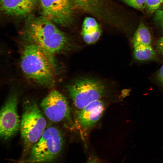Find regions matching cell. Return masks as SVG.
Here are the masks:
<instances>
[{
	"label": "cell",
	"mask_w": 163,
	"mask_h": 163,
	"mask_svg": "<svg viewBox=\"0 0 163 163\" xmlns=\"http://www.w3.org/2000/svg\"><path fill=\"white\" fill-rule=\"evenodd\" d=\"M55 24L42 16L31 18L26 24L24 37L53 55L70 50L73 46L72 41Z\"/></svg>",
	"instance_id": "cell-1"
},
{
	"label": "cell",
	"mask_w": 163,
	"mask_h": 163,
	"mask_svg": "<svg viewBox=\"0 0 163 163\" xmlns=\"http://www.w3.org/2000/svg\"><path fill=\"white\" fill-rule=\"evenodd\" d=\"M53 55L30 43L24 45L20 66L24 76L41 85L50 87L54 84L57 67Z\"/></svg>",
	"instance_id": "cell-2"
},
{
	"label": "cell",
	"mask_w": 163,
	"mask_h": 163,
	"mask_svg": "<svg viewBox=\"0 0 163 163\" xmlns=\"http://www.w3.org/2000/svg\"><path fill=\"white\" fill-rule=\"evenodd\" d=\"M63 144L59 130L54 126L48 127L20 163H51L60 156Z\"/></svg>",
	"instance_id": "cell-3"
},
{
	"label": "cell",
	"mask_w": 163,
	"mask_h": 163,
	"mask_svg": "<svg viewBox=\"0 0 163 163\" xmlns=\"http://www.w3.org/2000/svg\"><path fill=\"white\" fill-rule=\"evenodd\" d=\"M23 107L20 129L25 153L40 139L46 129V122L34 100L26 101Z\"/></svg>",
	"instance_id": "cell-4"
},
{
	"label": "cell",
	"mask_w": 163,
	"mask_h": 163,
	"mask_svg": "<svg viewBox=\"0 0 163 163\" xmlns=\"http://www.w3.org/2000/svg\"><path fill=\"white\" fill-rule=\"evenodd\" d=\"M67 89L74 106L78 110L93 101L100 100L106 91L103 83L89 78L75 80L68 85Z\"/></svg>",
	"instance_id": "cell-5"
},
{
	"label": "cell",
	"mask_w": 163,
	"mask_h": 163,
	"mask_svg": "<svg viewBox=\"0 0 163 163\" xmlns=\"http://www.w3.org/2000/svg\"><path fill=\"white\" fill-rule=\"evenodd\" d=\"M42 16L56 24L67 26L74 20L75 8L72 0H38Z\"/></svg>",
	"instance_id": "cell-6"
},
{
	"label": "cell",
	"mask_w": 163,
	"mask_h": 163,
	"mask_svg": "<svg viewBox=\"0 0 163 163\" xmlns=\"http://www.w3.org/2000/svg\"><path fill=\"white\" fill-rule=\"evenodd\" d=\"M18 96L10 94L3 104L0 113V136L7 140L14 136L20 129L21 121L17 111Z\"/></svg>",
	"instance_id": "cell-7"
},
{
	"label": "cell",
	"mask_w": 163,
	"mask_h": 163,
	"mask_svg": "<svg viewBox=\"0 0 163 163\" xmlns=\"http://www.w3.org/2000/svg\"><path fill=\"white\" fill-rule=\"evenodd\" d=\"M40 106L45 116L52 122H59L70 118L68 101L57 90H51L42 100Z\"/></svg>",
	"instance_id": "cell-8"
},
{
	"label": "cell",
	"mask_w": 163,
	"mask_h": 163,
	"mask_svg": "<svg viewBox=\"0 0 163 163\" xmlns=\"http://www.w3.org/2000/svg\"><path fill=\"white\" fill-rule=\"evenodd\" d=\"M105 110L104 102L99 100L93 101L76 113L77 121L84 129H87L94 125L100 119Z\"/></svg>",
	"instance_id": "cell-9"
},
{
	"label": "cell",
	"mask_w": 163,
	"mask_h": 163,
	"mask_svg": "<svg viewBox=\"0 0 163 163\" xmlns=\"http://www.w3.org/2000/svg\"><path fill=\"white\" fill-rule=\"evenodd\" d=\"M38 3V0H0V8L6 15L24 18L32 12Z\"/></svg>",
	"instance_id": "cell-10"
},
{
	"label": "cell",
	"mask_w": 163,
	"mask_h": 163,
	"mask_svg": "<svg viewBox=\"0 0 163 163\" xmlns=\"http://www.w3.org/2000/svg\"><path fill=\"white\" fill-rule=\"evenodd\" d=\"M101 27L96 20L88 17L84 19L82 25L81 34L84 41L89 44L96 42L101 34Z\"/></svg>",
	"instance_id": "cell-11"
},
{
	"label": "cell",
	"mask_w": 163,
	"mask_h": 163,
	"mask_svg": "<svg viewBox=\"0 0 163 163\" xmlns=\"http://www.w3.org/2000/svg\"><path fill=\"white\" fill-rule=\"evenodd\" d=\"M133 46L134 57L138 61H148L156 58V52L150 45H136Z\"/></svg>",
	"instance_id": "cell-12"
},
{
	"label": "cell",
	"mask_w": 163,
	"mask_h": 163,
	"mask_svg": "<svg viewBox=\"0 0 163 163\" xmlns=\"http://www.w3.org/2000/svg\"><path fill=\"white\" fill-rule=\"evenodd\" d=\"M133 45H150L151 38L148 30L143 22L138 26L132 40Z\"/></svg>",
	"instance_id": "cell-13"
},
{
	"label": "cell",
	"mask_w": 163,
	"mask_h": 163,
	"mask_svg": "<svg viewBox=\"0 0 163 163\" xmlns=\"http://www.w3.org/2000/svg\"><path fill=\"white\" fill-rule=\"evenodd\" d=\"M163 0H146L145 7L151 13L155 12L162 6Z\"/></svg>",
	"instance_id": "cell-14"
},
{
	"label": "cell",
	"mask_w": 163,
	"mask_h": 163,
	"mask_svg": "<svg viewBox=\"0 0 163 163\" xmlns=\"http://www.w3.org/2000/svg\"><path fill=\"white\" fill-rule=\"evenodd\" d=\"M121 0L126 5L138 9H142L145 7L146 0Z\"/></svg>",
	"instance_id": "cell-15"
},
{
	"label": "cell",
	"mask_w": 163,
	"mask_h": 163,
	"mask_svg": "<svg viewBox=\"0 0 163 163\" xmlns=\"http://www.w3.org/2000/svg\"><path fill=\"white\" fill-rule=\"evenodd\" d=\"M154 20L161 27L163 31V5L155 13Z\"/></svg>",
	"instance_id": "cell-16"
},
{
	"label": "cell",
	"mask_w": 163,
	"mask_h": 163,
	"mask_svg": "<svg viewBox=\"0 0 163 163\" xmlns=\"http://www.w3.org/2000/svg\"><path fill=\"white\" fill-rule=\"evenodd\" d=\"M155 78L160 85L163 87V64L157 71Z\"/></svg>",
	"instance_id": "cell-17"
},
{
	"label": "cell",
	"mask_w": 163,
	"mask_h": 163,
	"mask_svg": "<svg viewBox=\"0 0 163 163\" xmlns=\"http://www.w3.org/2000/svg\"><path fill=\"white\" fill-rule=\"evenodd\" d=\"M156 49L158 54L163 56V36L157 40L156 43Z\"/></svg>",
	"instance_id": "cell-18"
},
{
	"label": "cell",
	"mask_w": 163,
	"mask_h": 163,
	"mask_svg": "<svg viewBox=\"0 0 163 163\" xmlns=\"http://www.w3.org/2000/svg\"><path fill=\"white\" fill-rule=\"evenodd\" d=\"M86 163H98V162L95 159L93 158H89Z\"/></svg>",
	"instance_id": "cell-19"
}]
</instances>
